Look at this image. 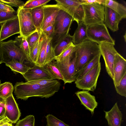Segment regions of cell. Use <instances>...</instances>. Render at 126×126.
Instances as JSON below:
<instances>
[{"label": "cell", "mask_w": 126, "mask_h": 126, "mask_svg": "<svg viewBox=\"0 0 126 126\" xmlns=\"http://www.w3.org/2000/svg\"><path fill=\"white\" fill-rule=\"evenodd\" d=\"M103 5L112 9L119 14L123 19L126 17V8L122 4L116 1L104 0Z\"/></svg>", "instance_id": "cell-22"}, {"label": "cell", "mask_w": 126, "mask_h": 126, "mask_svg": "<svg viewBox=\"0 0 126 126\" xmlns=\"http://www.w3.org/2000/svg\"><path fill=\"white\" fill-rule=\"evenodd\" d=\"M75 77L77 74L101 52L99 45L88 38L75 45Z\"/></svg>", "instance_id": "cell-2"}, {"label": "cell", "mask_w": 126, "mask_h": 126, "mask_svg": "<svg viewBox=\"0 0 126 126\" xmlns=\"http://www.w3.org/2000/svg\"><path fill=\"white\" fill-rule=\"evenodd\" d=\"M5 116L12 123H16L21 116V113L13 94L5 100Z\"/></svg>", "instance_id": "cell-14"}, {"label": "cell", "mask_w": 126, "mask_h": 126, "mask_svg": "<svg viewBox=\"0 0 126 126\" xmlns=\"http://www.w3.org/2000/svg\"><path fill=\"white\" fill-rule=\"evenodd\" d=\"M14 87L11 83L5 82L0 84V99L4 100L12 94Z\"/></svg>", "instance_id": "cell-26"}, {"label": "cell", "mask_w": 126, "mask_h": 126, "mask_svg": "<svg viewBox=\"0 0 126 126\" xmlns=\"http://www.w3.org/2000/svg\"><path fill=\"white\" fill-rule=\"evenodd\" d=\"M73 21V17L65 10L62 9L59 10L53 25V33L50 41L54 48L69 34Z\"/></svg>", "instance_id": "cell-3"}, {"label": "cell", "mask_w": 126, "mask_h": 126, "mask_svg": "<svg viewBox=\"0 0 126 126\" xmlns=\"http://www.w3.org/2000/svg\"><path fill=\"white\" fill-rule=\"evenodd\" d=\"M51 0H29L26 2L22 8L23 9H32L46 5Z\"/></svg>", "instance_id": "cell-32"}, {"label": "cell", "mask_w": 126, "mask_h": 126, "mask_svg": "<svg viewBox=\"0 0 126 126\" xmlns=\"http://www.w3.org/2000/svg\"><path fill=\"white\" fill-rule=\"evenodd\" d=\"M101 52L104 60L106 69L112 80L114 78L113 65L115 55L118 52L112 44L102 42L99 45Z\"/></svg>", "instance_id": "cell-11"}, {"label": "cell", "mask_w": 126, "mask_h": 126, "mask_svg": "<svg viewBox=\"0 0 126 126\" xmlns=\"http://www.w3.org/2000/svg\"><path fill=\"white\" fill-rule=\"evenodd\" d=\"M0 10L9 13H13L16 12L11 7L0 1Z\"/></svg>", "instance_id": "cell-42"}, {"label": "cell", "mask_w": 126, "mask_h": 126, "mask_svg": "<svg viewBox=\"0 0 126 126\" xmlns=\"http://www.w3.org/2000/svg\"><path fill=\"white\" fill-rule=\"evenodd\" d=\"M17 16V13H9L0 10V24L3 23L7 20Z\"/></svg>", "instance_id": "cell-38"}, {"label": "cell", "mask_w": 126, "mask_h": 126, "mask_svg": "<svg viewBox=\"0 0 126 126\" xmlns=\"http://www.w3.org/2000/svg\"><path fill=\"white\" fill-rule=\"evenodd\" d=\"M75 94L80 100L81 104L90 111L93 116L98 104L95 96L91 95L88 91L86 90L78 91Z\"/></svg>", "instance_id": "cell-18"}, {"label": "cell", "mask_w": 126, "mask_h": 126, "mask_svg": "<svg viewBox=\"0 0 126 126\" xmlns=\"http://www.w3.org/2000/svg\"><path fill=\"white\" fill-rule=\"evenodd\" d=\"M87 26L82 21L78 24V26L72 36L73 43L75 45H79L88 38Z\"/></svg>", "instance_id": "cell-20"}, {"label": "cell", "mask_w": 126, "mask_h": 126, "mask_svg": "<svg viewBox=\"0 0 126 126\" xmlns=\"http://www.w3.org/2000/svg\"><path fill=\"white\" fill-rule=\"evenodd\" d=\"M114 78L113 79L114 86H118L120 81L126 74V61L119 53L115 55L113 65Z\"/></svg>", "instance_id": "cell-16"}, {"label": "cell", "mask_w": 126, "mask_h": 126, "mask_svg": "<svg viewBox=\"0 0 126 126\" xmlns=\"http://www.w3.org/2000/svg\"><path fill=\"white\" fill-rule=\"evenodd\" d=\"M75 47L73 42L71 43L60 55L55 57L54 60L60 61L69 56L74 51Z\"/></svg>", "instance_id": "cell-33"}, {"label": "cell", "mask_w": 126, "mask_h": 126, "mask_svg": "<svg viewBox=\"0 0 126 126\" xmlns=\"http://www.w3.org/2000/svg\"><path fill=\"white\" fill-rule=\"evenodd\" d=\"M0 48L2 63L6 64L13 59L22 63L25 60L28 61L26 55L15 40L0 41Z\"/></svg>", "instance_id": "cell-4"}, {"label": "cell", "mask_w": 126, "mask_h": 126, "mask_svg": "<svg viewBox=\"0 0 126 126\" xmlns=\"http://www.w3.org/2000/svg\"><path fill=\"white\" fill-rule=\"evenodd\" d=\"M2 59L1 54L0 48V64L2 63Z\"/></svg>", "instance_id": "cell-47"}, {"label": "cell", "mask_w": 126, "mask_h": 126, "mask_svg": "<svg viewBox=\"0 0 126 126\" xmlns=\"http://www.w3.org/2000/svg\"><path fill=\"white\" fill-rule=\"evenodd\" d=\"M10 122L9 120L5 116L0 119V126H9L12 124V123H10Z\"/></svg>", "instance_id": "cell-44"}, {"label": "cell", "mask_w": 126, "mask_h": 126, "mask_svg": "<svg viewBox=\"0 0 126 126\" xmlns=\"http://www.w3.org/2000/svg\"><path fill=\"white\" fill-rule=\"evenodd\" d=\"M31 14L34 24L39 32H41V27L44 19V13L43 6L32 9Z\"/></svg>", "instance_id": "cell-21"}, {"label": "cell", "mask_w": 126, "mask_h": 126, "mask_svg": "<svg viewBox=\"0 0 126 126\" xmlns=\"http://www.w3.org/2000/svg\"><path fill=\"white\" fill-rule=\"evenodd\" d=\"M41 32L37 31L28 36L26 38L29 47L30 53L32 51L39 40Z\"/></svg>", "instance_id": "cell-34"}, {"label": "cell", "mask_w": 126, "mask_h": 126, "mask_svg": "<svg viewBox=\"0 0 126 126\" xmlns=\"http://www.w3.org/2000/svg\"><path fill=\"white\" fill-rule=\"evenodd\" d=\"M0 82H1V81H0Z\"/></svg>", "instance_id": "cell-50"}, {"label": "cell", "mask_w": 126, "mask_h": 126, "mask_svg": "<svg viewBox=\"0 0 126 126\" xmlns=\"http://www.w3.org/2000/svg\"><path fill=\"white\" fill-rule=\"evenodd\" d=\"M44 67L54 80L58 79L64 81L63 77L60 72L52 61L48 63Z\"/></svg>", "instance_id": "cell-28"}, {"label": "cell", "mask_w": 126, "mask_h": 126, "mask_svg": "<svg viewBox=\"0 0 126 126\" xmlns=\"http://www.w3.org/2000/svg\"><path fill=\"white\" fill-rule=\"evenodd\" d=\"M0 1L10 6H15L17 7H22L24 4V2L20 0H0Z\"/></svg>", "instance_id": "cell-40"}, {"label": "cell", "mask_w": 126, "mask_h": 126, "mask_svg": "<svg viewBox=\"0 0 126 126\" xmlns=\"http://www.w3.org/2000/svg\"><path fill=\"white\" fill-rule=\"evenodd\" d=\"M101 56V54L97 56L78 73L76 75L75 81L83 76L100 62Z\"/></svg>", "instance_id": "cell-27"}, {"label": "cell", "mask_w": 126, "mask_h": 126, "mask_svg": "<svg viewBox=\"0 0 126 126\" xmlns=\"http://www.w3.org/2000/svg\"><path fill=\"white\" fill-rule=\"evenodd\" d=\"M31 10L32 9H23L21 7L18 8L16 12L19 24L20 35L26 38L37 31L32 21Z\"/></svg>", "instance_id": "cell-9"}, {"label": "cell", "mask_w": 126, "mask_h": 126, "mask_svg": "<svg viewBox=\"0 0 126 126\" xmlns=\"http://www.w3.org/2000/svg\"><path fill=\"white\" fill-rule=\"evenodd\" d=\"M9 126H13L12 124V125H10Z\"/></svg>", "instance_id": "cell-49"}, {"label": "cell", "mask_w": 126, "mask_h": 126, "mask_svg": "<svg viewBox=\"0 0 126 126\" xmlns=\"http://www.w3.org/2000/svg\"><path fill=\"white\" fill-rule=\"evenodd\" d=\"M73 36L69 33L54 48L55 57L60 55L71 43L73 42Z\"/></svg>", "instance_id": "cell-25"}, {"label": "cell", "mask_w": 126, "mask_h": 126, "mask_svg": "<svg viewBox=\"0 0 126 126\" xmlns=\"http://www.w3.org/2000/svg\"><path fill=\"white\" fill-rule=\"evenodd\" d=\"M87 33L88 38L98 45L102 42L115 44L104 23L88 26Z\"/></svg>", "instance_id": "cell-8"}, {"label": "cell", "mask_w": 126, "mask_h": 126, "mask_svg": "<svg viewBox=\"0 0 126 126\" xmlns=\"http://www.w3.org/2000/svg\"><path fill=\"white\" fill-rule=\"evenodd\" d=\"M44 34L42 31L41 33L38 41L32 51L30 53L28 61L35 65L37 61L44 38Z\"/></svg>", "instance_id": "cell-24"}, {"label": "cell", "mask_w": 126, "mask_h": 126, "mask_svg": "<svg viewBox=\"0 0 126 126\" xmlns=\"http://www.w3.org/2000/svg\"><path fill=\"white\" fill-rule=\"evenodd\" d=\"M62 9L73 18L78 24L83 21L84 16L83 8L80 0H55Z\"/></svg>", "instance_id": "cell-10"}, {"label": "cell", "mask_w": 126, "mask_h": 126, "mask_svg": "<svg viewBox=\"0 0 126 126\" xmlns=\"http://www.w3.org/2000/svg\"><path fill=\"white\" fill-rule=\"evenodd\" d=\"M5 116V108L0 106V119Z\"/></svg>", "instance_id": "cell-45"}, {"label": "cell", "mask_w": 126, "mask_h": 126, "mask_svg": "<svg viewBox=\"0 0 126 126\" xmlns=\"http://www.w3.org/2000/svg\"><path fill=\"white\" fill-rule=\"evenodd\" d=\"M35 123L34 116L29 115L19 120L16 123V126H35Z\"/></svg>", "instance_id": "cell-36"}, {"label": "cell", "mask_w": 126, "mask_h": 126, "mask_svg": "<svg viewBox=\"0 0 126 126\" xmlns=\"http://www.w3.org/2000/svg\"><path fill=\"white\" fill-rule=\"evenodd\" d=\"M20 30L18 16L7 20L2 25L0 30V41L16 34L20 33Z\"/></svg>", "instance_id": "cell-12"}, {"label": "cell", "mask_w": 126, "mask_h": 126, "mask_svg": "<svg viewBox=\"0 0 126 126\" xmlns=\"http://www.w3.org/2000/svg\"><path fill=\"white\" fill-rule=\"evenodd\" d=\"M81 4L84 12L83 21L87 26L104 23L103 5L99 3Z\"/></svg>", "instance_id": "cell-5"}, {"label": "cell", "mask_w": 126, "mask_h": 126, "mask_svg": "<svg viewBox=\"0 0 126 126\" xmlns=\"http://www.w3.org/2000/svg\"><path fill=\"white\" fill-rule=\"evenodd\" d=\"M61 85L59 81L55 84L45 85L22 81L17 82L14 86V93L17 99H20L24 100L33 96L47 98L58 92Z\"/></svg>", "instance_id": "cell-1"}, {"label": "cell", "mask_w": 126, "mask_h": 126, "mask_svg": "<svg viewBox=\"0 0 126 126\" xmlns=\"http://www.w3.org/2000/svg\"><path fill=\"white\" fill-rule=\"evenodd\" d=\"M44 38L42 45L39 53L37 61L35 65L41 67H44L45 66L44 63L46 49L48 41V40L46 36L44 33Z\"/></svg>", "instance_id": "cell-29"}, {"label": "cell", "mask_w": 126, "mask_h": 126, "mask_svg": "<svg viewBox=\"0 0 126 126\" xmlns=\"http://www.w3.org/2000/svg\"><path fill=\"white\" fill-rule=\"evenodd\" d=\"M15 40L25 54L28 61L29 57L30 54V51L28 43L26 38L20 35L16 37Z\"/></svg>", "instance_id": "cell-30"}, {"label": "cell", "mask_w": 126, "mask_h": 126, "mask_svg": "<svg viewBox=\"0 0 126 126\" xmlns=\"http://www.w3.org/2000/svg\"><path fill=\"white\" fill-rule=\"evenodd\" d=\"M48 40L46 49L45 66L48 63L54 60L55 57L54 48L52 47L50 42L51 40Z\"/></svg>", "instance_id": "cell-31"}, {"label": "cell", "mask_w": 126, "mask_h": 126, "mask_svg": "<svg viewBox=\"0 0 126 126\" xmlns=\"http://www.w3.org/2000/svg\"><path fill=\"white\" fill-rule=\"evenodd\" d=\"M124 38L125 40V42H126V33L125 32V35H124Z\"/></svg>", "instance_id": "cell-48"}, {"label": "cell", "mask_w": 126, "mask_h": 126, "mask_svg": "<svg viewBox=\"0 0 126 126\" xmlns=\"http://www.w3.org/2000/svg\"><path fill=\"white\" fill-rule=\"evenodd\" d=\"M105 118L109 126H121L123 115L116 102L111 109L108 111H104Z\"/></svg>", "instance_id": "cell-19"}, {"label": "cell", "mask_w": 126, "mask_h": 126, "mask_svg": "<svg viewBox=\"0 0 126 126\" xmlns=\"http://www.w3.org/2000/svg\"><path fill=\"white\" fill-rule=\"evenodd\" d=\"M44 19L41 27L42 31L48 26L53 25L55 20L62 8L59 4L45 5L43 6Z\"/></svg>", "instance_id": "cell-13"}, {"label": "cell", "mask_w": 126, "mask_h": 126, "mask_svg": "<svg viewBox=\"0 0 126 126\" xmlns=\"http://www.w3.org/2000/svg\"><path fill=\"white\" fill-rule=\"evenodd\" d=\"M42 31L45 35L48 40H51L54 31L53 25L48 26Z\"/></svg>", "instance_id": "cell-41"}, {"label": "cell", "mask_w": 126, "mask_h": 126, "mask_svg": "<svg viewBox=\"0 0 126 126\" xmlns=\"http://www.w3.org/2000/svg\"><path fill=\"white\" fill-rule=\"evenodd\" d=\"M58 68L64 79V84L75 80L76 55L75 50L69 56L60 61L53 62Z\"/></svg>", "instance_id": "cell-6"}, {"label": "cell", "mask_w": 126, "mask_h": 126, "mask_svg": "<svg viewBox=\"0 0 126 126\" xmlns=\"http://www.w3.org/2000/svg\"><path fill=\"white\" fill-rule=\"evenodd\" d=\"M56 80L41 79L32 81L26 82L29 83L38 84L42 85H49L56 84L58 82Z\"/></svg>", "instance_id": "cell-39"}, {"label": "cell", "mask_w": 126, "mask_h": 126, "mask_svg": "<svg viewBox=\"0 0 126 126\" xmlns=\"http://www.w3.org/2000/svg\"><path fill=\"white\" fill-rule=\"evenodd\" d=\"M0 106L5 108V103L4 100H1L0 101Z\"/></svg>", "instance_id": "cell-46"}, {"label": "cell", "mask_w": 126, "mask_h": 126, "mask_svg": "<svg viewBox=\"0 0 126 126\" xmlns=\"http://www.w3.org/2000/svg\"><path fill=\"white\" fill-rule=\"evenodd\" d=\"M101 69L100 62L83 76L75 81L76 87L83 90L94 91L96 88Z\"/></svg>", "instance_id": "cell-7"}, {"label": "cell", "mask_w": 126, "mask_h": 126, "mask_svg": "<svg viewBox=\"0 0 126 126\" xmlns=\"http://www.w3.org/2000/svg\"><path fill=\"white\" fill-rule=\"evenodd\" d=\"M27 82L41 79L54 80L44 67L34 65L22 75Z\"/></svg>", "instance_id": "cell-15"}, {"label": "cell", "mask_w": 126, "mask_h": 126, "mask_svg": "<svg viewBox=\"0 0 126 126\" xmlns=\"http://www.w3.org/2000/svg\"><path fill=\"white\" fill-rule=\"evenodd\" d=\"M47 126H71L58 119L53 115L49 114L45 117Z\"/></svg>", "instance_id": "cell-35"}, {"label": "cell", "mask_w": 126, "mask_h": 126, "mask_svg": "<svg viewBox=\"0 0 126 126\" xmlns=\"http://www.w3.org/2000/svg\"><path fill=\"white\" fill-rule=\"evenodd\" d=\"M81 4H89L99 3L103 4L104 0H80Z\"/></svg>", "instance_id": "cell-43"}, {"label": "cell", "mask_w": 126, "mask_h": 126, "mask_svg": "<svg viewBox=\"0 0 126 126\" xmlns=\"http://www.w3.org/2000/svg\"><path fill=\"white\" fill-rule=\"evenodd\" d=\"M115 87L118 94L126 97V74L121 80L119 85Z\"/></svg>", "instance_id": "cell-37"}, {"label": "cell", "mask_w": 126, "mask_h": 126, "mask_svg": "<svg viewBox=\"0 0 126 126\" xmlns=\"http://www.w3.org/2000/svg\"><path fill=\"white\" fill-rule=\"evenodd\" d=\"M5 65L9 67L16 74L19 73L22 75H23L30 68V67L14 59L6 63Z\"/></svg>", "instance_id": "cell-23"}, {"label": "cell", "mask_w": 126, "mask_h": 126, "mask_svg": "<svg viewBox=\"0 0 126 126\" xmlns=\"http://www.w3.org/2000/svg\"><path fill=\"white\" fill-rule=\"evenodd\" d=\"M104 23L112 31L114 32L118 29L119 22L123 19L118 13L110 8L104 5Z\"/></svg>", "instance_id": "cell-17"}]
</instances>
